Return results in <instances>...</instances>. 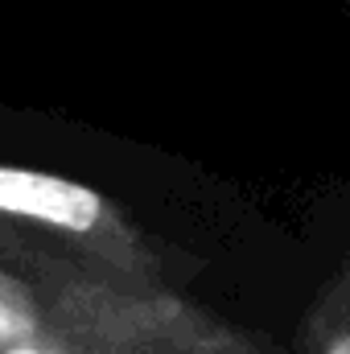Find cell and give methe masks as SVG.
Returning <instances> with one entry per match:
<instances>
[{
  "label": "cell",
  "mask_w": 350,
  "mask_h": 354,
  "mask_svg": "<svg viewBox=\"0 0 350 354\" xmlns=\"http://www.w3.org/2000/svg\"><path fill=\"white\" fill-rule=\"evenodd\" d=\"M0 231H42L103 264L136 268L140 243L91 185L0 165Z\"/></svg>",
  "instance_id": "obj_1"
},
{
  "label": "cell",
  "mask_w": 350,
  "mask_h": 354,
  "mask_svg": "<svg viewBox=\"0 0 350 354\" xmlns=\"http://www.w3.org/2000/svg\"><path fill=\"white\" fill-rule=\"evenodd\" d=\"M0 354H50L46 346H33V342H12V346H4Z\"/></svg>",
  "instance_id": "obj_3"
},
{
  "label": "cell",
  "mask_w": 350,
  "mask_h": 354,
  "mask_svg": "<svg viewBox=\"0 0 350 354\" xmlns=\"http://www.w3.org/2000/svg\"><path fill=\"white\" fill-rule=\"evenodd\" d=\"M322 354H350V326L347 330H338V334L322 346Z\"/></svg>",
  "instance_id": "obj_2"
}]
</instances>
